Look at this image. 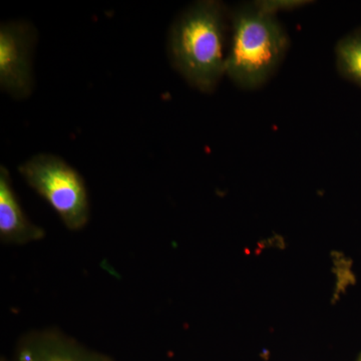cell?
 <instances>
[{
  "mask_svg": "<svg viewBox=\"0 0 361 361\" xmlns=\"http://www.w3.org/2000/svg\"><path fill=\"white\" fill-rule=\"evenodd\" d=\"M223 2L201 0L176 18L168 37V56L173 68L192 87L210 94L226 75L227 20Z\"/></svg>",
  "mask_w": 361,
  "mask_h": 361,
  "instance_id": "6da1fadb",
  "label": "cell"
},
{
  "mask_svg": "<svg viewBox=\"0 0 361 361\" xmlns=\"http://www.w3.org/2000/svg\"><path fill=\"white\" fill-rule=\"evenodd\" d=\"M230 20L226 75L242 89H257L283 61L290 44L288 35L276 16L261 13L254 4L235 7Z\"/></svg>",
  "mask_w": 361,
  "mask_h": 361,
  "instance_id": "7a4b0ae2",
  "label": "cell"
},
{
  "mask_svg": "<svg viewBox=\"0 0 361 361\" xmlns=\"http://www.w3.org/2000/svg\"><path fill=\"white\" fill-rule=\"evenodd\" d=\"M18 172L68 230L78 231L87 224L90 203L85 180L66 161L51 154H37L20 165Z\"/></svg>",
  "mask_w": 361,
  "mask_h": 361,
  "instance_id": "3957f363",
  "label": "cell"
},
{
  "mask_svg": "<svg viewBox=\"0 0 361 361\" xmlns=\"http://www.w3.org/2000/svg\"><path fill=\"white\" fill-rule=\"evenodd\" d=\"M37 39V28L28 21H7L0 25V87L14 99H25L32 94Z\"/></svg>",
  "mask_w": 361,
  "mask_h": 361,
  "instance_id": "277c9868",
  "label": "cell"
},
{
  "mask_svg": "<svg viewBox=\"0 0 361 361\" xmlns=\"http://www.w3.org/2000/svg\"><path fill=\"white\" fill-rule=\"evenodd\" d=\"M45 236L44 230L33 224L23 210L14 191L8 170L0 167V239L6 244L30 243Z\"/></svg>",
  "mask_w": 361,
  "mask_h": 361,
  "instance_id": "5b68a950",
  "label": "cell"
},
{
  "mask_svg": "<svg viewBox=\"0 0 361 361\" xmlns=\"http://www.w3.org/2000/svg\"><path fill=\"white\" fill-rule=\"evenodd\" d=\"M18 361H111L92 353L52 331L37 332L26 337L18 349Z\"/></svg>",
  "mask_w": 361,
  "mask_h": 361,
  "instance_id": "8992f818",
  "label": "cell"
},
{
  "mask_svg": "<svg viewBox=\"0 0 361 361\" xmlns=\"http://www.w3.org/2000/svg\"><path fill=\"white\" fill-rule=\"evenodd\" d=\"M336 61L341 77L361 87V27L338 40Z\"/></svg>",
  "mask_w": 361,
  "mask_h": 361,
  "instance_id": "52a82bcc",
  "label": "cell"
},
{
  "mask_svg": "<svg viewBox=\"0 0 361 361\" xmlns=\"http://www.w3.org/2000/svg\"><path fill=\"white\" fill-rule=\"evenodd\" d=\"M256 8L261 13L276 16L280 11H290L300 7L308 6V0H257L253 2Z\"/></svg>",
  "mask_w": 361,
  "mask_h": 361,
  "instance_id": "ba28073f",
  "label": "cell"
},
{
  "mask_svg": "<svg viewBox=\"0 0 361 361\" xmlns=\"http://www.w3.org/2000/svg\"><path fill=\"white\" fill-rule=\"evenodd\" d=\"M356 361H361V353L360 355H358L357 360Z\"/></svg>",
  "mask_w": 361,
  "mask_h": 361,
  "instance_id": "9c48e42d",
  "label": "cell"
}]
</instances>
